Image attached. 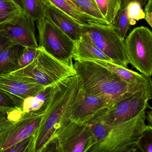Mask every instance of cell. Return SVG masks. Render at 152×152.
Here are the masks:
<instances>
[{
    "mask_svg": "<svg viewBox=\"0 0 152 152\" xmlns=\"http://www.w3.org/2000/svg\"><path fill=\"white\" fill-rule=\"evenodd\" d=\"M84 95L82 80L77 74L56 84L50 104L35 133L34 152H43L57 131L71 120L73 110Z\"/></svg>",
    "mask_w": 152,
    "mask_h": 152,
    "instance_id": "obj_1",
    "label": "cell"
},
{
    "mask_svg": "<svg viewBox=\"0 0 152 152\" xmlns=\"http://www.w3.org/2000/svg\"><path fill=\"white\" fill-rule=\"evenodd\" d=\"M74 69L83 84L84 92L102 97L111 105L128 95L146 89L148 85L129 84L107 68L91 61H75Z\"/></svg>",
    "mask_w": 152,
    "mask_h": 152,
    "instance_id": "obj_2",
    "label": "cell"
},
{
    "mask_svg": "<svg viewBox=\"0 0 152 152\" xmlns=\"http://www.w3.org/2000/svg\"><path fill=\"white\" fill-rule=\"evenodd\" d=\"M144 108L136 117L112 126L105 138L94 145L89 152H135L138 151L136 143L148 127L146 123Z\"/></svg>",
    "mask_w": 152,
    "mask_h": 152,
    "instance_id": "obj_3",
    "label": "cell"
},
{
    "mask_svg": "<svg viewBox=\"0 0 152 152\" xmlns=\"http://www.w3.org/2000/svg\"><path fill=\"white\" fill-rule=\"evenodd\" d=\"M39 49V55L31 64L10 73L29 79L44 87L55 85L63 79L76 74L74 68L64 64L43 50Z\"/></svg>",
    "mask_w": 152,
    "mask_h": 152,
    "instance_id": "obj_4",
    "label": "cell"
},
{
    "mask_svg": "<svg viewBox=\"0 0 152 152\" xmlns=\"http://www.w3.org/2000/svg\"><path fill=\"white\" fill-rule=\"evenodd\" d=\"M96 143L90 124L70 120L57 131L43 152H89Z\"/></svg>",
    "mask_w": 152,
    "mask_h": 152,
    "instance_id": "obj_5",
    "label": "cell"
},
{
    "mask_svg": "<svg viewBox=\"0 0 152 152\" xmlns=\"http://www.w3.org/2000/svg\"><path fill=\"white\" fill-rule=\"evenodd\" d=\"M39 47L64 64L73 67L75 41L45 18L36 21Z\"/></svg>",
    "mask_w": 152,
    "mask_h": 152,
    "instance_id": "obj_6",
    "label": "cell"
},
{
    "mask_svg": "<svg viewBox=\"0 0 152 152\" xmlns=\"http://www.w3.org/2000/svg\"><path fill=\"white\" fill-rule=\"evenodd\" d=\"M82 37L93 43L114 64L128 68L129 61L124 39L119 36L112 24L82 26Z\"/></svg>",
    "mask_w": 152,
    "mask_h": 152,
    "instance_id": "obj_7",
    "label": "cell"
},
{
    "mask_svg": "<svg viewBox=\"0 0 152 152\" xmlns=\"http://www.w3.org/2000/svg\"><path fill=\"white\" fill-rule=\"evenodd\" d=\"M152 88L146 89L128 95L98 113L93 118L109 126L129 121L138 115L145 108H150Z\"/></svg>",
    "mask_w": 152,
    "mask_h": 152,
    "instance_id": "obj_8",
    "label": "cell"
},
{
    "mask_svg": "<svg viewBox=\"0 0 152 152\" xmlns=\"http://www.w3.org/2000/svg\"><path fill=\"white\" fill-rule=\"evenodd\" d=\"M125 50L133 67L144 75H152V33L148 28H134L124 40Z\"/></svg>",
    "mask_w": 152,
    "mask_h": 152,
    "instance_id": "obj_9",
    "label": "cell"
},
{
    "mask_svg": "<svg viewBox=\"0 0 152 152\" xmlns=\"http://www.w3.org/2000/svg\"><path fill=\"white\" fill-rule=\"evenodd\" d=\"M42 117H25L13 121L7 117L6 113H0V152H7L24 139L35 135Z\"/></svg>",
    "mask_w": 152,
    "mask_h": 152,
    "instance_id": "obj_10",
    "label": "cell"
},
{
    "mask_svg": "<svg viewBox=\"0 0 152 152\" xmlns=\"http://www.w3.org/2000/svg\"><path fill=\"white\" fill-rule=\"evenodd\" d=\"M35 21L21 11L9 22L0 26V35L24 47L38 48Z\"/></svg>",
    "mask_w": 152,
    "mask_h": 152,
    "instance_id": "obj_11",
    "label": "cell"
},
{
    "mask_svg": "<svg viewBox=\"0 0 152 152\" xmlns=\"http://www.w3.org/2000/svg\"><path fill=\"white\" fill-rule=\"evenodd\" d=\"M45 87L29 79L12 74L0 76V90L7 95L20 108L24 100L39 93Z\"/></svg>",
    "mask_w": 152,
    "mask_h": 152,
    "instance_id": "obj_12",
    "label": "cell"
},
{
    "mask_svg": "<svg viewBox=\"0 0 152 152\" xmlns=\"http://www.w3.org/2000/svg\"><path fill=\"white\" fill-rule=\"evenodd\" d=\"M55 85L45 87L37 95L26 99L20 108L13 111L15 119L18 120L21 117L43 115L52 100Z\"/></svg>",
    "mask_w": 152,
    "mask_h": 152,
    "instance_id": "obj_13",
    "label": "cell"
},
{
    "mask_svg": "<svg viewBox=\"0 0 152 152\" xmlns=\"http://www.w3.org/2000/svg\"><path fill=\"white\" fill-rule=\"evenodd\" d=\"M45 16L74 41L82 35V25L51 4L48 0H41Z\"/></svg>",
    "mask_w": 152,
    "mask_h": 152,
    "instance_id": "obj_14",
    "label": "cell"
},
{
    "mask_svg": "<svg viewBox=\"0 0 152 152\" xmlns=\"http://www.w3.org/2000/svg\"><path fill=\"white\" fill-rule=\"evenodd\" d=\"M110 106L111 104L104 98L84 92L83 99L73 110L70 119L77 123L87 122L98 113Z\"/></svg>",
    "mask_w": 152,
    "mask_h": 152,
    "instance_id": "obj_15",
    "label": "cell"
},
{
    "mask_svg": "<svg viewBox=\"0 0 152 152\" xmlns=\"http://www.w3.org/2000/svg\"><path fill=\"white\" fill-rule=\"evenodd\" d=\"M93 62L108 69L127 83L131 84L148 85L152 83L151 76L130 70L128 68L115 64L113 62L103 60H93Z\"/></svg>",
    "mask_w": 152,
    "mask_h": 152,
    "instance_id": "obj_16",
    "label": "cell"
},
{
    "mask_svg": "<svg viewBox=\"0 0 152 152\" xmlns=\"http://www.w3.org/2000/svg\"><path fill=\"white\" fill-rule=\"evenodd\" d=\"M72 58L75 61L103 60L112 62L111 59L98 48L82 37L75 41Z\"/></svg>",
    "mask_w": 152,
    "mask_h": 152,
    "instance_id": "obj_17",
    "label": "cell"
},
{
    "mask_svg": "<svg viewBox=\"0 0 152 152\" xmlns=\"http://www.w3.org/2000/svg\"><path fill=\"white\" fill-rule=\"evenodd\" d=\"M51 4L70 16L82 26L98 24L108 25V23L92 17L71 5L66 0H48Z\"/></svg>",
    "mask_w": 152,
    "mask_h": 152,
    "instance_id": "obj_18",
    "label": "cell"
},
{
    "mask_svg": "<svg viewBox=\"0 0 152 152\" xmlns=\"http://www.w3.org/2000/svg\"><path fill=\"white\" fill-rule=\"evenodd\" d=\"M24 47L14 43L0 53V76L16 71Z\"/></svg>",
    "mask_w": 152,
    "mask_h": 152,
    "instance_id": "obj_19",
    "label": "cell"
},
{
    "mask_svg": "<svg viewBox=\"0 0 152 152\" xmlns=\"http://www.w3.org/2000/svg\"><path fill=\"white\" fill-rule=\"evenodd\" d=\"M128 1V0H123L121 7L112 24L115 31L124 39L131 26L127 13Z\"/></svg>",
    "mask_w": 152,
    "mask_h": 152,
    "instance_id": "obj_20",
    "label": "cell"
},
{
    "mask_svg": "<svg viewBox=\"0 0 152 152\" xmlns=\"http://www.w3.org/2000/svg\"><path fill=\"white\" fill-rule=\"evenodd\" d=\"M105 19L109 24L113 23L123 0H96Z\"/></svg>",
    "mask_w": 152,
    "mask_h": 152,
    "instance_id": "obj_21",
    "label": "cell"
},
{
    "mask_svg": "<svg viewBox=\"0 0 152 152\" xmlns=\"http://www.w3.org/2000/svg\"><path fill=\"white\" fill-rule=\"evenodd\" d=\"M71 1L83 13L107 23L100 11L96 0H71Z\"/></svg>",
    "mask_w": 152,
    "mask_h": 152,
    "instance_id": "obj_22",
    "label": "cell"
},
{
    "mask_svg": "<svg viewBox=\"0 0 152 152\" xmlns=\"http://www.w3.org/2000/svg\"><path fill=\"white\" fill-rule=\"evenodd\" d=\"M21 11L11 0H0V26L12 20Z\"/></svg>",
    "mask_w": 152,
    "mask_h": 152,
    "instance_id": "obj_23",
    "label": "cell"
},
{
    "mask_svg": "<svg viewBox=\"0 0 152 152\" xmlns=\"http://www.w3.org/2000/svg\"><path fill=\"white\" fill-rule=\"evenodd\" d=\"M23 1L24 12L34 21L36 22L46 17L41 0H23Z\"/></svg>",
    "mask_w": 152,
    "mask_h": 152,
    "instance_id": "obj_24",
    "label": "cell"
},
{
    "mask_svg": "<svg viewBox=\"0 0 152 152\" xmlns=\"http://www.w3.org/2000/svg\"><path fill=\"white\" fill-rule=\"evenodd\" d=\"M127 8L131 26L135 25L137 21L145 19V13L140 1L137 0L129 1Z\"/></svg>",
    "mask_w": 152,
    "mask_h": 152,
    "instance_id": "obj_25",
    "label": "cell"
},
{
    "mask_svg": "<svg viewBox=\"0 0 152 152\" xmlns=\"http://www.w3.org/2000/svg\"><path fill=\"white\" fill-rule=\"evenodd\" d=\"M87 122L91 125L97 143L103 140L106 137L112 128V126L104 123L96 118H92Z\"/></svg>",
    "mask_w": 152,
    "mask_h": 152,
    "instance_id": "obj_26",
    "label": "cell"
},
{
    "mask_svg": "<svg viewBox=\"0 0 152 152\" xmlns=\"http://www.w3.org/2000/svg\"><path fill=\"white\" fill-rule=\"evenodd\" d=\"M138 151L152 152V127L148 126L139 137L136 143Z\"/></svg>",
    "mask_w": 152,
    "mask_h": 152,
    "instance_id": "obj_27",
    "label": "cell"
},
{
    "mask_svg": "<svg viewBox=\"0 0 152 152\" xmlns=\"http://www.w3.org/2000/svg\"><path fill=\"white\" fill-rule=\"evenodd\" d=\"M40 50L38 48L24 47L18 62L17 70L23 68L31 64L39 55Z\"/></svg>",
    "mask_w": 152,
    "mask_h": 152,
    "instance_id": "obj_28",
    "label": "cell"
},
{
    "mask_svg": "<svg viewBox=\"0 0 152 152\" xmlns=\"http://www.w3.org/2000/svg\"><path fill=\"white\" fill-rule=\"evenodd\" d=\"M35 135L29 136L10 148L8 152H34Z\"/></svg>",
    "mask_w": 152,
    "mask_h": 152,
    "instance_id": "obj_29",
    "label": "cell"
},
{
    "mask_svg": "<svg viewBox=\"0 0 152 152\" xmlns=\"http://www.w3.org/2000/svg\"><path fill=\"white\" fill-rule=\"evenodd\" d=\"M16 109L13 100L0 90V113H7Z\"/></svg>",
    "mask_w": 152,
    "mask_h": 152,
    "instance_id": "obj_30",
    "label": "cell"
},
{
    "mask_svg": "<svg viewBox=\"0 0 152 152\" xmlns=\"http://www.w3.org/2000/svg\"><path fill=\"white\" fill-rule=\"evenodd\" d=\"M145 19L150 27H152V0H148L145 6Z\"/></svg>",
    "mask_w": 152,
    "mask_h": 152,
    "instance_id": "obj_31",
    "label": "cell"
},
{
    "mask_svg": "<svg viewBox=\"0 0 152 152\" xmlns=\"http://www.w3.org/2000/svg\"><path fill=\"white\" fill-rule=\"evenodd\" d=\"M15 42L7 37L0 35V53L7 47Z\"/></svg>",
    "mask_w": 152,
    "mask_h": 152,
    "instance_id": "obj_32",
    "label": "cell"
},
{
    "mask_svg": "<svg viewBox=\"0 0 152 152\" xmlns=\"http://www.w3.org/2000/svg\"><path fill=\"white\" fill-rule=\"evenodd\" d=\"M146 120L148 122V125L152 127V108L148 111H146Z\"/></svg>",
    "mask_w": 152,
    "mask_h": 152,
    "instance_id": "obj_33",
    "label": "cell"
},
{
    "mask_svg": "<svg viewBox=\"0 0 152 152\" xmlns=\"http://www.w3.org/2000/svg\"><path fill=\"white\" fill-rule=\"evenodd\" d=\"M11 1H13L18 7H19L22 10V11L24 12L23 0H11Z\"/></svg>",
    "mask_w": 152,
    "mask_h": 152,
    "instance_id": "obj_34",
    "label": "cell"
},
{
    "mask_svg": "<svg viewBox=\"0 0 152 152\" xmlns=\"http://www.w3.org/2000/svg\"><path fill=\"white\" fill-rule=\"evenodd\" d=\"M66 1H68V2H69L71 5H72L74 7H76V6H75V5L71 1V0H66Z\"/></svg>",
    "mask_w": 152,
    "mask_h": 152,
    "instance_id": "obj_35",
    "label": "cell"
},
{
    "mask_svg": "<svg viewBox=\"0 0 152 152\" xmlns=\"http://www.w3.org/2000/svg\"><path fill=\"white\" fill-rule=\"evenodd\" d=\"M128 1H131V0H128ZM137 1H140L141 2H144V4H145V2H146V1H147L148 0H137Z\"/></svg>",
    "mask_w": 152,
    "mask_h": 152,
    "instance_id": "obj_36",
    "label": "cell"
}]
</instances>
